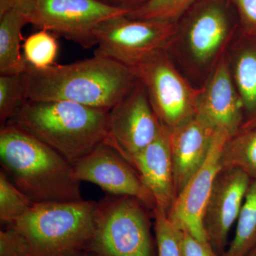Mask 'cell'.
Returning <instances> with one entry per match:
<instances>
[{
  "label": "cell",
  "mask_w": 256,
  "mask_h": 256,
  "mask_svg": "<svg viewBox=\"0 0 256 256\" xmlns=\"http://www.w3.org/2000/svg\"><path fill=\"white\" fill-rule=\"evenodd\" d=\"M98 204H34L0 232V256H82L89 252Z\"/></svg>",
  "instance_id": "obj_1"
},
{
  "label": "cell",
  "mask_w": 256,
  "mask_h": 256,
  "mask_svg": "<svg viewBox=\"0 0 256 256\" xmlns=\"http://www.w3.org/2000/svg\"><path fill=\"white\" fill-rule=\"evenodd\" d=\"M235 235L222 256H248L256 248V180H252L236 220Z\"/></svg>",
  "instance_id": "obj_19"
},
{
  "label": "cell",
  "mask_w": 256,
  "mask_h": 256,
  "mask_svg": "<svg viewBox=\"0 0 256 256\" xmlns=\"http://www.w3.org/2000/svg\"><path fill=\"white\" fill-rule=\"evenodd\" d=\"M109 111L68 101L26 100L8 124L26 131L74 164L105 142Z\"/></svg>",
  "instance_id": "obj_4"
},
{
  "label": "cell",
  "mask_w": 256,
  "mask_h": 256,
  "mask_svg": "<svg viewBox=\"0 0 256 256\" xmlns=\"http://www.w3.org/2000/svg\"><path fill=\"white\" fill-rule=\"evenodd\" d=\"M216 133L197 114L170 130L176 196L204 162Z\"/></svg>",
  "instance_id": "obj_16"
},
{
  "label": "cell",
  "mask_w": 256,
  "mask_h": 256,
  "mask_svg": "<svg viewBox=\"0 0 256 256\" xmlns=\"http://www.w3.org/2000/svg\"><path fill=\"white\" fill-rule=\"evenodd\" d=\"M156 256H182L181 232L162 208L156 206L152 210Z\"/></svg>",
  "instance_id": "obj_24"
},
{
  "label": "cell",
  "mask_w": 256,
  "mask_h": 256,
  "mask_svg": "<svg viewBox=\"0 0 256 256\" xmlns=\"http://www.w3.org/2000/svg\"><path fill=\"white\" fill-rule=\"evenodd\" d=\"M82 256H96L95 254H92V252H88V254H85V255Z\"/></svg>",
  "instance_id": "obj_31"
},
{
  "label": "cell",
  "mask_w": 256,
  "mask_h": 256,
  "mask_svg": "<svg viewBox=\"0 0 256 256\" xmlns=\"http://www.w3.org/2000/svg\"><path fill=\"white\" fill-rule=\"evenodd\" d=\"M0 161L5 174L34 204L82 200L72 164L18 126L1 127Z\"/></svg>",
  "instance_id": "obj_3"
},
{
  "label": "cell",
  "mask_w": 256,
  "mask_h": 256,
  "mask_svg": "<svg viewBox=\"0 0 256 256\" xmlns=\"http://www.w3.org/2000/svg\"><path fill=\"white\" fill-rule=\"evenodd\" d=\"M196 0H148L127 15L132 20H156L176 22Z\"/></svg>",
  "instance_id": "obj_23"
},
{
  "label": "cell",
  "mask_w": 256,
  "mask_h": 256,
  "mask_svg": "<svg viewBox=\"0 0 256 256\" xmlns=\"http://www.w3.org/2000/svg\"><path fill=\"white\" fill-rule=\"evenodd\" d=\"M26 100H64L110 110L138 79L132 68L94 55L65 65L38 69L28 64L22 75Z\"/></svg>",
  "instance_id": "obj_2"
},
{
  "label": "cell",
  "mask_w": 256,
  "mask_h": 256,
  "mask_svg": "<svg viewBox=\"0 0 256 256\" xmlns=\"http://www.w3.org/2000/svg\"><path fill=\"white\" fill-rule=\"evenodd\" d=\"M237 8L244 34L256 36V0H234Z\"/></svg>",
  "instance_id": "obj_27"
},
{
  "label": "cell",
  "mask_w": 256,
  "mask_h": 256,
  "mask_svg": "<svg viewBox=\"0 0 256 256\" xmlns=\"http://www.w3.org/2000/svg\"><path fill=\"white\" fill-rule=\"evenodd\" d=\"M168 52H156L132 69L158 119L172 130L196 116L201 88L192 86L180 74Z\"/></svg>",
  "instance_id": "obj_6"
},
{
  "label": "cell",
  "mask_w": 256,
  "mask_h": 256,
  "mask_svg": "<svg viewBox=\"0 0 256 256\" xmlns=\"http://www.w3.org/2000/svg\"><path fill=\"white\" fill-rule=\"evenodd\" d=\"M37 0H0V15L9 10H15L22 12L28 18Z\"/></svg>",
  "instance_id": "obj_28"
},
{
  "label": "cell",
  "mask_w": 256,
  "mask_h": 256,
  "mask_svg": "<svg viewBox=\"0 0 256 256\" xmlns=\"http://www.w3.org/2000/svg\"><path fill=\"white\" fill-rule=\"evenodd\" d=\"M180 232L182 256H222L215 252L208 242L198 240L182 229Z\"/></svg>",
  "instance_id": "obj_26"
},
{
  "label": "cell",
  "mask_w": 256,
  "mask_h": 256,
  "mask_svg": "<svg viewBox=\"0 0 256 256\" xmlns=\"http://www.w3.org/2000/svg\"><path fill=\"white\" fill-rule=\"evenodd\" d=\"M252 180L237 168H222L216 178L203 225L207 240L220 256L228 247L229 232L238 220Z\"/></svg>",
  "instance_id": "obj_13"
},
{
  "label": "cell",
  "mask_w": 256,
  "mask_h": 256,
  "mask_svg": "<svg viewBox=\"0 0 256 256\" xmlns=\"http://www.w3.org/2000/svg\"><path fill=\"white\" fill-rule=\"evenodd\" d=\"M28 16L11 10L0 15V75H22L28 63L21 53L22 31Z\"/></svg>",
  "instance_id": "obj_18"
},
{
  "label": "cell",
  "mask_w": 256,
  "mask_h": 256,
  "mask_svg": "<svg viewBox=\"0 0 256 256\" xmlns=\"http://www.w3.org/2000/svg\"><path fill=\"white\" fill-rule=\"evenodd\" d=\"M148 210L131 196L99 203L89 252L97 256H156Z\"/></svg>",
  "instance_id": "obj_5"
},
{
  "label": "cell",
  "mask_w": 256,
  "mask_h": 256,
  "mask_svg": "<svg viewBox=\"0 0 256 256\" xmlns=\"http://www.w3.org/2000/svg\"><path fill=\"white\" fill-rule=\"evenodd\" d=\"M228 12L220 2L208 0L196 6L176 32L190 60L197 66L215 65L232 38Z\"/></svg>",
  "instance_id": "obj_11"
},
{
  "label": "cell",
  "mask_w": 256,
  "mask_h": 256,
  "mask_svg": "<svg viewBox=\"0 0 256 256\" xmlns=\"http://www.w3.org/2000/svg\"><path fill=\"white\" fill-rule=\"evenodd\" d=\"M248 256H256V248L255 250H252V252Z\"/></svg>",
  "instance_id": "obj_30"
},
{
  "label": "cell",
  "mask_w": 256,
  "mask_h": 256,
  "mask_svg": "<svg viewBox=\"0 0 256 256\" xmlns=\"http://www.w3.org/2000/svg\"><path fill=\"white\" fill-rule=\"evenodd\" d=\"M176 32V22L120 16L106 22L98 30L94 55L132 68L156 52L169 50Z\"/></svg>",
  "instance_id": "obj_7"
},
{
  "label": "cell",
  "mask_w": 256,
  "mask_h": 256,
  "mask_svg": "<svg viewBox=\"0 0 256 256\" xmlns=\"http://www.w3.org/2000/svg\"><path fill=\"white\" fill-rule=\"evenodd\" d=\"M22 75H0L1 127L12 118L26 100Z\"/></svg>",
  "instance_id": "obj_25"
},
{
  "label": "cell",
  "mask_w": 256,
  "mask_h": 256,
  "mask_svg": "<svg viewBox=\"0 0 256 256\" xmlns=\"http://www.w3.org/2000/svg\"><path fill=\"white\" fill-rule=\"evenodd\" d=\"M162 126L146 88L138 80L131 92L109 111L105 142L130 164L133 156L156 139Z\"/></svg>",
  "instance_id": "obj_9"
},
{
  "label": "cell",
  "mask_w": 256,
  "mask_h": 256,
  "mask_svg": "<svg viewBox=\"0 0 256 256\" xmlns=\"http://www.w3.org/2000/svg\"><path fill=\"white\" fill-rule=\"evenodd\" d=\"M56 36L52 32L40 30L28 37L22 47L24 57L28 64L38 69L55 65L58 52Z\"/></svg>",
  "instance_id": "obj_21"
},
{
  "label": "cell",
  "mask_w": 256,
  "mask_h": 256,
  "mask_svg": "<svg viewBox=\"0 0 256 256\" xmlns=\"http://www.w3.org/2000/svg\"><path fill=\"white\" fill-rule=\"evenodd\" d=\"M100 1L114 6L131 10L144 4L148 0H100Z\"/></svg>",
  "instance_id": "obj_29"
},
{
  "label": "cell",
  "mask_w": 256,
  "mask_h": 256,
  "mask_svg": "<svg viewBox=\"0 0 256 256\" xmlns=\"http://www.w3.org/2000/svg\"><path fill=\"white\" fill-rule=\"evenodd\" d=\"M229 138L224 133L216 134L204 162L178 194L168 214L176 227L204 242H208L204 228V214L216 178L222 169L220 156Z\"/></svg>",
  "instance_id": "obj_12"
},
{
  "label": "cell",
  "mask_w": 256,
  "mask_h": 256,
  "mask_svg": "<svg viewBox=\"0 0 256 256\" xmlns=\"http://www.w3.org/2000/svg\"><path fill=\"white\" fill-rule=\"evenodd\" d=\"M222 168H237L256 180V128L239 131L224 144Z\"/></svg>",
  "instance_id": "obj_20"
},
{
  "label": "cell",
  "mask_w": 256,
  "mask_h": 256,
  "mask_svg": "<svg viewBox=\"0 0 256 256\" xmlns=\"http://www.w3.org/2000/svg\"><path fill=\"white\" fill-rule=\"evenodd\" d=\"M130 11L100 0H37L28 18L40 30L90 48L97 44L96 33L101 25L127 16Z\"/></svg>",
  "instance_id": "obj_8"
},
{
  "label": "cell",
  "mask_w": 256,
  "mask_h": 256,
  "mask_svg": "<svg viewBox=\"0 0 256 256\" xmlns=\"http://www.w3.org/2000/svg\"><path fill=\"white\" fill-rule=\"evenodd\" d=\"M196 114L216 132L232 138L240 130L242 106L232 78L228 57L224 54L201 88Z\"/></svg>",
  "instance_id": "obj_14"
},
{
  "label": "cell",
  "mask_w": 256,
  "mask_h": 256,
  "mask_svg": "<svg viewBox=\"0 0 256 256\" xmlns=\"http://www.w3.org/2000/svg\"><path fill=\"white\" fill-rule=\"evenodd\" d=\"M232 78L242 106L240 130L256 128V36L244 34L228 58Z\"/></svg>",
  "instance_id": "obj_17"
},
{
  "label": "cell",
  "mask_w": 256,
  "mask_h": 256,
  "mask_svg": "<svg viewBox=\"0 0 256 256\" xmlns=\"http://www.w3.org/2000/svg\"><path fill=\"white\" fill-rule=\"evenodd\" d=\"M72 166L77 181L95 184L116 196L134 197L151 210L156 208L154 196L134 168L107 143H101Z\"/></svg>",
  "instance_id": "obj_10"
},
{
  "label": "cell",
  "mask_w": 256,
  "mask_h": 256,
  "mask_svg": "<svg viewBox=\"0 0 256 256\" xmlns=\"http://www.w3.org/2000/svg\"><path fill=\"white\" fill-rule=\"evenodd\" d=\"M130 164L156 206L168 214L176 198L169 130L162 124L156 139L133 156Z\"/></svg>",
  "instance_id": "obj_15"
},
{
  "label": "cell",
  "mask_w": 256,
  "mask_h": 256,
  "mask_svg": "<svg viewBox=\"0 0 256 256\" xmlns=\"http://www.w3.org/2000/svg\"><path fill=\"white\" fill-rule=\"evenodd\" d=\"M32 200L0 172V220L4 225L14 223L32 206Z\"/></svg>",
  "instance_id": "obj_22"
}]
</instances>
